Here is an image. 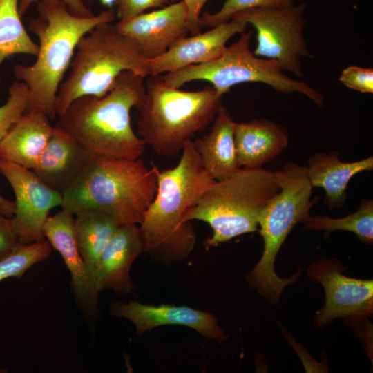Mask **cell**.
I'll use <instances>...</instances> for the list:
<instances>
[{"label": "cell", "instance_id": "obj_12", "mask_svg": "<svg viewBox=\"0 0 373 373\" xmlns=\"http://www.w3.org/2000/svg\"><path fill=\"white\" fill-rule=\"evenodd\" d=\"M0 173L15 195L11 219L19 242L30 244L46 240L44 226L52 209L61 206L62 194L44 184L32 169L0 159Z\"/></svg>", "mask_w": 373, "mask_h": 373}, {"label": "cell", "instance_id": "obj_22", "mask_svg": "<svg viewBox=\"0 0 373 373\" xmlns=\"http://www.w3.org/2000/svg\"><path fill=\"white\" fill-rule=\"evenodd\" d=\"M213 120L210 131L192 142L204 169L215 180H220L232 175L241 166L236 155L232 116L222 106Z\"/></svg>", "mask_w": 373, "mask_h": 373}, {"label": "cell", "instance_id": "obj_23", "mask_svg": "<svg viewBox=\"0 0 373 373\" xmlns=\"http://www.w3.org/2000/svg\"><path fill=\"white\" fill-rule=\"evenodd\" d=\"M120 226L109 216L86 210L74 214L73 232L79 252L84 261L94 294V278L99 258Z\"/></svg>", "mask_w": 373, "mask_h": 373}, {"label": "cell", "instance_id": "obj_29", "mask_svg": "<svg viewBox=\"0 0 373 373\" xmlns=\"http://www.w3.org/2000/svg\"><path fill=\"white\" fill-rule=\"evenodd\" d=\"M339 81L347 88L362 93H373V69L350 66L342 70Z\"/></svg>", "mask_w": 373, "mask_h": 373}, {"label": "cell", "instance_id": "obj_31", "mask_svg": "<svg viewBox=\"0 0 373 373\" xmlns=\"http://www.w3.org/2000/svg\"><path fill=\"white\" fill-rule=\"evenodd\" d=\"M19 243L11 219L0 213V259L12 251Z\"/></svg>", "mask_w": 373, "mask_h": 373}, {"label": "cell", "instance_id": "obj_33", "mask_svg": "<svg viewBox=\"0 0 373 373\" xmlns=\"http://www.w3.org/2000/svg\"><path fill=\"white\" fill-rule=\"evenodd\" d=\"M208 0H184L188 12L189 30L193 35L200 32L198 20L202 8Z\"/></svg>", "mask_w": 373, "mask_h": 373}, {"label": "cell", "instance_id": "obj_5", "mask_svg": "<svg viewBox=\"0 0 373 373\" xmlns=\"http://www.w3.org/2000/svg\"><path fill=\"white\" fill-rule=\"evenodd\" d=\"M222 99L212 86L184 91L169 86L162 74L149 75L135 107L139 137L157 154L175 155L214 119Z\"/></svg>", "mask_w": 373, "mask_h": 373}, {"label": "cell", "instance_id": "obj_2", "mask_svg": "<svg viewBox=\"0 0 373 373\" xmlns=\"http://www.w3.org/2000/svg\"><path fill=\"white\" fill-rule=\"evenodd\" d=\"M155 195L140 224L144 252L173 261L193 250L195 235L187 211L194 207L215 180L204 169L192 140L182 151L178 164L157 171Z\"/></svg>", "mask_w": 373, "mask_h": 373}, {"label": "cell", "instance_id": "obj_34", "mask_svg": "<svg viewBox=\"0 0 373 373\" xmlns=\"http://www.w3.org/2000/svg\"><path fill=\"white\" fill-rule=\"evenodd\" d=\"M15 210V201L8 200L0 194V213L9 218H12Z\"/></svg>", "mask_w": 373, "mask_h": 373}, {"label": "cell", "instance_id": "obj_20", "mask_svg": "<svg viewBox=\"0 0 373 373\" xmlns=\"http://www.w3.org/2000/svg\"><path fill=\"white\" fill-rule=\"evenodd\" d=\"M238 161L241 168L258 169L277 157L288 145L287 130L267 119H252L234 125Z\"/></svg>", "mask_w": 373, "mask_h": 373}, {"label": "cell", "instance_id": "obj_15", "mask_svg": "<svg viewBox=\"0 0 373 373\" xmlns=\"http://www.w3.org/2000/svg\"><path fill=\"white\" fill-rule=\"evenodd\" d=\"M247 26L243 21L230 19L204 33L178 39L161 56L149 59L151 75H162L216 59L227 47L228 40L245 32Z\"/></svg>", "mask_w": 373, "mask_h": 373}, {"label": "cell", "instance_id": "obj_14", "mask_svg": "<svg viewBox=\"0 0 373 373\" xmlns=\"http://www.w3.org/2000/svg\"><path fill=\"white\" fill-rule=\"evenodd\" d=\"M115 27L119 33L134 39L148 59L161 56L175 41L190 32L184 0L157 10L119 20Z\"/></svg>", "mask_w": 373, "mask_h": 373}, {"label": "cell", "instance_id": "obj_17", "mask_svg": "<svg viewBox=\"0 0 373 373\" xmlns=\"http://www.w3.org/2000/svg\"><path fill=\"white\" fill-rule=\"evenodd\" d=\"M74 215L64 209L50 216L44 234L52 248L61 256L71 275L75 297L83 311L94 316L98 309V298L94 294L87 267L83 260L73 232Z\"/></svg>", "mask_w": 373, "mask_h": 373}, {"label": "cell", "instance_id": "obj_30", "mask_svg": "<svg viewBox=\"0 0 373 373\" xmlns=\"http://www.w3.org/2000/svg\"><path fill=\"white\" fill-rule=\"evenodd\" d=\"M169 0H117V14L120 20H126L143 13L152 8H161Z\"/></svg>", "mask_w": 373, "mask_h": 373}, {"label": "cell", "instance_id": "obj_3", "mask_svg": "<svg viewBox=\"0 0 373 373\" xmlns=\"http://www.w3.org/2000/svg\"><path fill=\"white\" fill-rule=\"evenodd\" d=\"M37 13L28 25L39 39L36 60L29 66L15 65L14 75L28 88L29 108H39L55 120L58 89L79 39L97 25L112 22L115 12L109 8L91 17H79L71 14L62 0H38Z\"/></svg>", "mask_w": 373, "mask_h": 373}, {"label": "cell", "instance_id": "obj_35", "mask_svg": "<svg viewBox=\"0 0 373 373\" xmlns=\"http://www.w3.org/2000/svg\"><path fill=\"white\" fill-rule=\"evenodd\" d=\"M99 1L103 6L108 8H113V6L116 3L117 0H99Z\"/></svg>", "mask_w": 373, "mask_h": 373}, {"label": "cell", "instance_id": "obj_32", "mask_svg": "<svg viewBox=\"0 0 373 373\" xmlns=\"http://www.w3.org/2000/svg\"><path fill=\"white\" fill-rule=\"evenodd\" d=\"M38 0H19L18 10L22 17L29 8L30 5ZM66 4L71 14L79 17H91L93 15L92 11L86 6L82 0H62Z\"/></svg>", "mask_w": 373, "mask_h": 373}, {"label": "cell", "instance_id": "obj_11", "mask_svg": "<svg viewBox=\"0 0 373 373\" xmlns=\"http://www.w3.org/2000/svg\"><path fill=\"white\" fill-rule=\"evenodd\" d=\"M337 260L321 258L312 263L309 277L321 283L325 294V303L316 312L314 323L322 327L337 318L358 322L372 314L373 281L344 275Z\"/></svg>", "mask_w": 373, "mask_h": 373}, {"label": "cell", "instance_id": "obj_7", "mask_svg": "<svg viewBox=\"0 0 373 373\" xmlns=\"http://www.w3.org/2000/svg\"><path fill=\"white\" fill-rule=\"evenodd\" d=\"M280 190L275 173L265 169L241 168L232 175L215 180L186 213L209 224L213 234L204 242L216 247L242 234L258 231L260 215Z\"/></svg>", "mask_w": 373, "mask_h": 373}, {"label": "cell", "instance_id": "obj_9", "mask_svg": "<svg viewBox=\"0 0 373 373\" xmlns=\"http://www.w3.org/2000/svg\"><path fill=\"white\" fill-rule=\"evenodd\" d=\"M253 31L242 33L237 41L227 46L216 59L192 64L162 75L170 86L179 88L194 80L209 82L216 93L222 96L233 86L245 82L265 84L283 94L297 93L306 96L318 106L324 97L304 81L286 75L274 60L256 56L249 46Z\"/></svg>", "mask_w": 373, "mask_h": 373}, {"label": "cell", "instance_id": "obj_24", "mask_svg": "<svg viewBox=\"0 0 373 373\" xmlns=\"http://www.w3.org/2000/svg\"><path fill=\"white\" fill-rule=\"evenodd\" d=\"M19 0L0 1V67L15 54L37 56L39 46L26 30L18 10Z\"/></svg>", "mask_w": 373, "mask_h": 373}, {"label": "cell", "instance_id": "obj_25", "mask_svg": "<svg viewBox=\"0 0 373 373\" xmlns=\"http://www.w3.org/2000/svg\"><path fill=\"white\" fill-rule=\"evenodd\" d=\"M308 230L324 231L325 235L336 230L354 233L363 243L373 242V201L362 198L358 209L345 217L333 218L328 216H309L303 222Z\"/></svg>", "mask_w": 373, "mask_h": 373}, {"label": "cell", "instance_id": "obj_26", "mask_svg": "<svg viewBox=\"0 0 373 373\" xmlns=\"http://www.w3.org/2000/svg\"><path fill=\"white\" fill-rule=\"evenodd\" d=\"M52 249L47 240L30 244L19 242L0 259V282L12 277L20 278L32 265L48 258Z\"/></svg>", "mask_w": 373, "mask_h": 373}, {"label": "cell", "instance_id": "obj_16", "mask_svg": "<svg viewBox=\"0 0 373 373\" xmlns=\"http://www.w3.org/2000/svg\"><path fill=\"white\" fill-rule=\"evenodd\" d=\"M142 252L144 243L140 227L121 224L99 258L94 278L95 294L98 296L106 289L122 294L133 292L135 287L130 269Z\"/></svg>", "mask_w": 373, "mask_h": 373}, {"label": "cell", "instance_id": "obj_6", "mask_svg": "<svg viewBox=\"0 0 373 373\" xmlns=\"http://www.w3.org/2000/svg\"><path fill=\"white\" fill-rule=\"evenodd\" d=\"M70 67V75L57 94V117L79 97L106 95L124 71L144 77L151 75L149 60L137 42L117 32L111 23L97 25L79 39Z\"/></svg>", "mask_w": 373, "mask_h": 373}, {"label": "cell", "instance_id": "obj_36", "mask_svg": "<svg viewBox=\"0 0 373 373\" xmlns=\"http://www.w3.org/2000/svg\"><path fill=\"white\" fill-rule=\"evenodd\" d=\"M177 1H178V0H169V1L171 2V3H175V2H176Z\"/></svg>", "mask_w": 373, "mask_h": 373}, {"label": "cell", "instance_id": "obj_8", "mask_svg": "<svg viewBox=\"0 0 373 373\" xmlns=\"http://www.w3.org/2000/svg\"><path fill=\"white\" fill-rule=\"evenodd\" d=\"M274 173L280 190L260 215L258 226L264 249L248 275L250 285L270 304H275L285 287L300 276L298 271L289 278L279 277L274 269L275 260L288 235L298 223H303L310 216V209L318 200L312 199L313 186L307 166L287 162Z\"/></svg>", "mask_w": 373, "mask_h": 373}, {"label": "cell", "instance_id": "obj_19", "mask_svg": "<svg viewBox=\"0 0 373 373\" xmlns=\"http://www.w3.org/2000/svg\"><path fill=\"white\" fill-rule=\"evenodd\" d=\"M50 121L42 110L29 108L0 141V159L32 169L51 136Z\"/></svg>", "mask_w": 373, "mask_h": 373}, {"label": "cell", "instance_id": "obj_18", "mask_svg": "<svg viewBox=\"0 0 373 373\" xmlns=\"http://www.w3.org/2000/svg\"><path fill=\"white\" fill-rule=\"evenodd\" d=\"M93 157L70 135L56 128L32 169L47 186L63 194Z\"/></svg>", "mask_w": 373, "mask_h": 373}, {"label": "cell", "instance_id": "obj_4", "mask_svg": "<svg viewBox=\"0 0 373 373\" xmlns=\"http://www.w3.org/2000/svg\"><path fill=\"white\" fill-rule=\"evenodd\" d=\"M158 168L136 160L92 158L62 194V209L73 215L102 212L121 224H140L157 190Z\"/></svg>", "mask_w": 373, "mask_h": 373}, {"label": "cell", "instance_id": "obj_28", "mask_svg": "<svg viewBox=\"0 0 373 373\" xmlns=\"http://www.w3.org/2000/svg\"><path fill=\"white\" fill-rule=\"evenodd\" d=\"M29 108L30 94L26 84L13 81L6 103L0 106V141Z\"/></svg>", "mask_w": 373, "mask_h": 373}, {"label": "cell", "instance_id": "obj_37", "mask_svg": "<svg viewBox=\"0 0 373 373\" xmlns=\"http://www.w3.org/2000/svg\"><path fill=\"white\" fill-rule=\"evenodd\" d=\"M1 1V0H0Z\"/></svg>", "mask_w": 373, "mask_h": 373}, {"label": "cell", "instance_id": "obj_27", "mask_svg": "<svg viewBox=\"0 0 373 373\" xmlns=\"http://www.w3.org/2000/svg\"><path fill=\"white\" fill-rule=\"evenodd\" d=\"M294 4V0H225L222 8L215 13L200 16L198 27L213 28L230 20L240 11L255 8H285Z\"/></svg>", "mask_w": 373, "mask_h": 373}, {"label": "cell", "instance_id": "obj_1", "mask_svg": "<svg viewBox=\"0 0 373 373\" xmlns=\"http://www.w3.org/2000/svg\"><path fill=\"white\" fill-rule=\"evenodd\" d=\"M144 78L131 71L122 73L106 95L74 100L54 126L70 135L93 158L139 159L146 144L135 133L130 113L144 94Z\"/></svg>", "mask_w": 373, "mask_h": 373}, {"label": "cell", "instance_id": "obj_13", "mask_svg": "<svg viewBox=\"0 0 373 373\" xmlns=\"http://www.w3.org/2000/svg\"><path fill=\"white\" fill-rule=\"evenodd\" d=\"M110 313L131 321L136 327L137 335L157 327L174 325L193 329L218 343L227 338L213 314L187 306L153 305L131 300L127 303L114 300L110 304Z\"/></svg>", "mask_w": 373, "mask_h": 373}, {"label": "cell", "instance_id": "obj_21", "mask_svg": "<svg viewBox=\"0 0 373 373\" xmlns=\"http://www.w3.org/2000/svg\"><path fill=\"white\" fill-rule=\"evenodd\" d=\"M373 169L372 156L351 162L341 161L337 151L314 153L308 160L307 176L313 187L325 190L324 203L329 210L341 207L348 197L350 180Z\"/></svg>", "mask_w": 373, "mask_h": 373}, {"label": "cell", "instance_id": "obj_10", "mask_svg": "<svg viewBox=\"0 0 373 373\" xmlns=\"http://www.w3.org/2000/svg\"><path fill=\"white\" fill-rule=\"evenodd\" d=\"M306 3L285 8H255L230 19L252 25L256 31V56L276 61L283 72L303 77L302 60L313 57L304 35Z\"/></svg>", "mask_w": 373, "mask_h": 373}]
</instances>
